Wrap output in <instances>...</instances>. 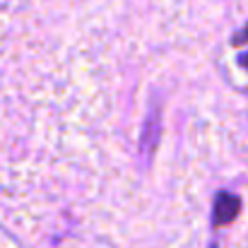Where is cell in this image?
I'll return each mask as SVG.
<instances>
[{
  "instance_id": "cell-1",
  "label": "cell",
  "mask_w": 248,
  "mask_h": 248,
  "mask_svg": "<svg viewBox=\"0 0 248 248\" xmlns=\"http://www.w3.org/2000/svg\"><path fill=\"white\" fill-rule=\"evenodd\" d=\"M159 138H162V106L159 104H152L145 121H142V128H140V145H138V157L147 164L157 147H159Z\"/></svg>"
},
{
  "instance_id": "cell-2",
  "label": "cell",
  "mask_w": 248,
  "mask_h": 248,
  "mask_svg": "<svg viewBox=\"0 0 248 248\" xmlns=\"http://www.w3.org/2000/svg\"><path fill=\"white\" fill-rule=\"evenodd\" d=\"M239 210H241V200L234 193H219L215 198V210H212L215 227H224V224L234 222L236 215H239Z\"/></svg>"
},
{
  "instance_id": "cell-3",
  "label": "cell",
  "mask_w": 248,
  "mask_h": 248,
  "mask_svg": "<svg viewBox=\"0 0 248 248\" xmlns=\"http://www.w3.org/2000/svg\"><path fill=\"white\" fill-rule=\"evenodd\" d=\"M246 39H248V29H244L241 34H236V36H234V44H244Z\"/></svg>"
},
{
  "instance_id": "cell-4",
  "label": "cell",
  "mask_w": 248,
  "mask_h": 248,
  "mask_svg": "<svg viewBox=\"0 0 248 248\" xmlns=\"http://www.w3.org/2000/svg\"><path fill=\"white\" fill-rule=\"evenodd\" d=\"M241 65H248V56H241Z\"/></svg>"
}]
</instances>
